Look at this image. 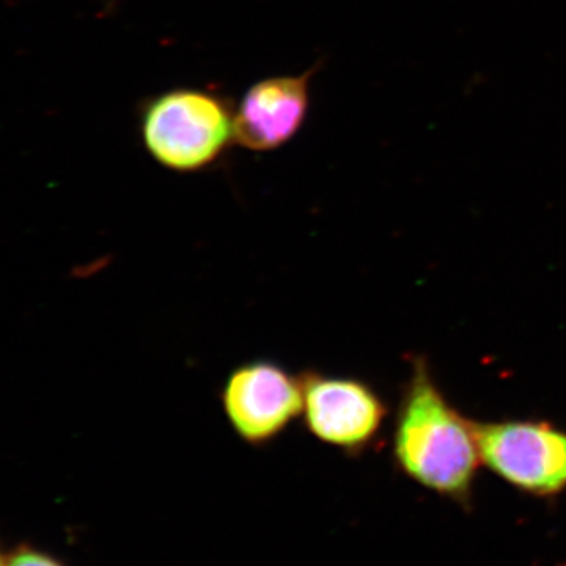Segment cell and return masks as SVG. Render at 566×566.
I'll use <instances>...</instances> for the list:
<instances>
[{
	"instance_id": "cell-1",
	"label": "cell",
	"mask_w": 566,
	"mask_h": 566,
	"mask_svg": "<svg viewBox=\"0 0 566 566\" xmlns=\"http://www.w3.org/2000/svg\"><path fill=\"white\" fill-rule=\"evenodd\" d=\"M392 455L398 469L417 485L455 504H471L482 465L476 422L446 397L423 356L412 360L401 390Z\"/></svg>"
},
{
	"instance_id": "cell-2",
	"label": "cell",
	"mask_w": 566,
	"mask_h": 566,
	"mask_svg": "<svg viewBox=\"0 0 566 566\" xmlns=\"http://www.w3.org/2000/svg\"><path fill=\"white\" fill-rule=\"evenodd\" d=\"M145 150L166 169L199 172L222 158L234 142V112L223 96L203 88H174L144 104Z\"/></svg>"
},
{
	"instance_id": "cell-3",
	"label": "cell",
	"mask_w": 566,
	"mask_h": 566,
	"mask_svg": "<svg viewBox=\"0 0 566 566\" xmlns=\"http://www.w3.org/2000/svg\"><path fill=\"white\" fill-rule=\"evenodd\" d=\"M482 464L506 485L538 499L566 491V430L538 419L476 422Z\"/></svg>"
},
{
	"instance_id": "cell-4",
	"label": "cell",
	"mask_w": 566,
	"mask_h": 566,
	"mask_svg": "<svg viewBox=\"0 0 566 566\" xmlns=\"http://www.w3.org/2000/svg\"><path fill=\"white\" fill-rule=\"evenodd\" d=\"M304 423L314 438L342 452L364 453L378 441L389 408L375 387L352 376L303 375Z\"/></svg>"
},
{
	"instance_id": "cell-5",
	"label": "cell",
	"mask_w": 566,
	"mask_h": 566,
	"mask_svg": "<svg viewBox=\"0 0 566 566\" xmlns=\"http://www.w3.org/2000/svg\"><path fill=\"white\" fill-rule=\"evenodd\" d=\"M222 406L241 441L268 444L303 415V378L270 360L241 365L223 386Z\"/></svg>"
},
{
	"instance_id": "cell-6",
	"label": "cell",
	"mask_w": 566,
	"mask_h": 566,
	"mask_svg": "<svg viewBox=\"0 0 566 566\" xmlns=\"http://www.w3.org/2000/svg\"><path fill=\"white\" fill-rule=\"evenodd\" d=\"M315 69L296 76L255 82L234 112V144L251 151H274L303 128L311 106Z\"/></svg>"
},
{
	"instance_id": "cell-7",
	"label": "cell",
	"mask_w": 566,
	"mask_h": 566,
	"mask_svg": "<svg viewBox=\"0 0 566 566\" xmlns=\"http://www.w3.org/2000/svg\"><path fill=\"white\" fill-rule=\"evenodd\" d=\"M6 566H65L57 557L31 545L18 546L7 556Z\"/></svg>"
},
{
	"instance_id": "cell-8",
	"label": "cell",
	"mask_w": 566,
	"mask_h": 566,
	"mask_svg": "<svg viewBox=\"0 0 566 566\" xmlns=\"http://www.w3.org/2000/svg\"><path fill=\"white\" fill-rule=\"evenodd\" d=\"M7 565V556L3 554L2 547H0V566Z\"/></svg>"
}]
</instances>
